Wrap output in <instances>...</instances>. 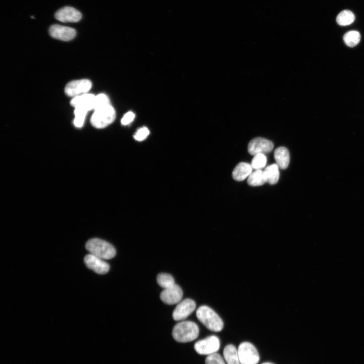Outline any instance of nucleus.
<instances>
[{"label": "nucleus", "mask_w": 364, "mask_h": 364, "mask_svg": "<svg viewBox=\"0 0 364 364\" xmlns=\"http://www.w3.org/2000/svg\"><path fill=\"white\" fill-rule=\"evenodd\" d=\"M95 96L92 94L86 93L74 97L71 104L75 108V111L85 114L94 109Z\"/></svg>", "instance_id": "1a4fd4ad"}, {"label": "nucleus", "mask_w": 364, "mask_h": 364, "mask_svg": "<svg viewBox=\"0 0 364 364\" xmlns=\"http://www.w3.org/2000/svg\"><path fill=\"white\" fill-rule=\"evenodd\" d=\"M110 105L108 97L104 94H100L95 96L94 110L105 107Z\"/></svg>", "instance_id": "b1692460"}, {"label": "nucleus", "mask_w": 364, "mask_h": 364, "mask_svg": "<svg viewBox=\"0 0 364 364\" xmlns=\"http://www.w3.org/2000/svg\"><path fill=\"white\" fill-rule=\"evenodd\" d=\"M276 164L282 169H286L290 162V155L288 149L284 147L277 148L274 152Z\"/></svg>", "instance_id": "dca6fc26"}, {"label": "nucleus", "mask_w": 364, "mask_h": 364, "mask_svg": "<svg viewBox=\"0 0 364 364\" xmlns=\"http://www.w3.org/2000/svg\"><path fill=\"white\" fill-rule=\"evenodd\" d=\"M267 182V179L264 171L261 169L256 170L249 176L248 184L251 187H260L263 186Z\"/></svg>", "instance_id": "f3484780"}, {"label": "nucleus", "mask_w": 364, "mask_h": 364, "mask_svg": "<svg viewBox=\"0 0 364 364\" xmlns=\"http://www.w3.org/2000/svg\"><path fill=\"white\" fill-rule=\"evenodd\" d=\"M241 364H258L260 355L256 347L251 343H241L238 349Z\"/></svg>", "instance_id": "39448f33"}, {"label": "nucleus", "mask_w": 364, "mask_h": 364, "mask_svg": "<svg viewBox=\"0 0 364 364\" xmlns=\"http://www.w3.org/2000/svg\"><path fill=\"white\" fill-rule=\"evenodd\" d=\"M49 34L52 38L55 39L63 41H69L74 39L77 32L73 28L55 25L50 27Z\"/></svg>", "instance_id": "f8f14e48"}, {"label": "nucleus", "mask_w": 364, "mask_h": 364, "mask_svg": "<svg viewBox=\"0 0 364 364\" xmlns=\"http://www.w3.org/2000/svg\"><path fill=\"white\" fill-rule=\"evenodd\" d=\"M206 364H226L222 356L215 353L209 355L206 358Z\"/></svg>", "instance_id": "393cba45"}, {"label": "nucleus", "mask_w": 364, "mask_h": 364, "mask_svg": "<svg viewBox=\"0 0 364 364\" xmlns=\"http://www.w3.org/2000/svg\"><path fill=\"white\" fill-rule=\"evenodd\" d=\"M199 321L208 329L214 332H220L224 328L222 319L212 309L207 306L200 307L197 311Z\"/></svg>", "instance_id": "f03ea898"}, {"label": "nucleus", "mask_w": 364, "mask_h": 364, "mask_svg": "<svg viewBox=\"0 0 364 364\" xmlns=\"http://www.w3.org/2000/svg\"><path fill=\"white\" fill-rule=\"evenodd\" d=\"M92 86V83L89 80L73 81L66 86L65 92L68 96L75 97L88 93L91 89Z\"/></svg>", "instance_id": "6e6552de"}, {"label": "nucleus", "mask_w": 364, "mask_h": 364, "mask_svg": "<svg viewBox=\"0 0 364 364\" xmlns=\"http://www.w3.org/2000/svg\"><path fill=\"white\" fill-rule=\"evenodd\" d=\"M135 117V114L132 112H128L123 116L121 120L122 124L126 126L131 124L134 119Z\"/></svg>", "instance_id": "bb28decb"}, {"label": "nucleus", "mask_w": 364, "mask_h": 364, "mask_svg": "<svg viewBox=\"0 0 364 364\" xmlns=\"http://www.w3.org/2000/svg\"><path fill=\"white\" fill-rule=\"evenodd\" d=\"M262 364H274V363H273L272 362H266L263 363Z\"/></svg>", "instance_id": "cd10ccee"}, {"label": "nucleus", "mask_w": 364, "mask_h": 364, "mask_svg": "<svg viewBox=\"0 0 364 364\" xmlns=\"http://www.w3.org/2000/svg\"><path fill=\"white\" fill-rule=\"evenodd\" d=\"M150 132L146 127H143L139 129L135 133L134 137L135 140L138 141H142L146 139L149 135Z\"/></svg>", "instance_id": "a878e982"}, {"label": "nucleus", "mask_w": 364, "mask_h": 364, "mask_svg": "<svg viewBox=\"0 0 364 364\" xmlns=\"http://www.w3.org/2000/svg\"><path fill=\"white\" fill-rule=\"evenodd\" d=\"M84 262L87 267L99 274H105L110 269L109 264L93 255L89 254L84 259Z\"/></svg>", "instance_id": "ddd939ff"}, {"label": "nucleus", "mask_w": 364, "mask_h": 364, "mask_svg": "<svg viewBox=\"0 0 364 364\" xmlns=\"http://www.w3.org/2000/svg\"><path fill=\"white\" fill-rule=\"evenodd\" d=\"M58 21L63 23H77L82 18L81 13L71 7H65L59 10L55 15Z\"/></svg>", "instance_id": "4468645a"}, {"label": "nucleus", "mask_w": 364, "mask_h": 364, "mask_svg": "<svg viewBox=\"0 0 364 364\" xmlns=\"http://www.w3.org/2000/svg\"><path fill=\"white\" fill-rule=\"evenodd\" d=\"M196 304L192 299L188 298L179 302L172 313V318L176 321L186 319L196 310Z\"/></svg>", "instance_id": "0eeeda50"}, {"label": "nucleus", "mask_w": 364, "mask_h": 364, "mask_svg": "<svg viewBox=\"0 0 364 364\" xmlns=\"http://www.w3.org/2000/svg\"><path fill=\"white\" fill-rule=\"evenodd\" d=\"M274 148V144L265 138L258 137L250 141L248 146L249 152L253 155L271 152Z\"/></svg>", "instance_id": "9d476101"}, {"label": "nucleus", "mask_w": 364, "mask_h": 364, "mask_svg": "<svg viewBox=\"0 0 364 364\" xmlns=\"http://www.w3.org/2000/svg\"><path fill=\"white\" fill-rule=\"evenodd\" d=\"M224 356L227 364H241L238 350L233 345L229 344L225 347Z\"/></svg>", "instance_id": "a211bd4d"}, {"label": "nucleus", "mask_w": 364, "mask_h": 364, "mask_svg": "<svg viewBox=\"0 0 364 364\" xmlns=\"http://www.w3.org/2000/svg\"><path fill=\"white\" fill-rule=\"evenodd\" d=\"M199 333V327L196 323L192 321H181L174 326L172 335L175 341L186 343L196 339Z\"/></svg>", "instance_id": "f257e3e1"}, {"label": "nucleus", "mask_w": 364, "mask_h": 364, "mask_svg": "<svg viewBox=\"0 0 364 364\" xmlns=\"http://www.w3.org/2000/svg\"><path fill=\"white\" fill-rule=\"evenodd\" d=\"M158 284L163 289L170 287L175 284L173 277L167 273H160L157 277Z\"/></svg>", "instance_id": "4be33fe9"}, {"label": "nucleus", "mask_w": 364, "mask_h": 364, "mask_svg": "<svg viewBox=\"0 0 364 364\" xmlns=\"http://www.w3.org/2000/svg\"><path fill=\"white\" fill-rule=\"evenodd\" d=\"M87 250L102 260H110L116 255V250L109 243L98 239L93 238L89 240L86 245Z\"/></svg>", "instance_id": "7ed1b4c3"}, {"label": "nucleus", "mask_w": 364, "mask_h": 364, "mask_svg": "<svg viewBox=\"0 0 364 364\" xmlns=\"http://www.w3.org/2000/svg\"><path fill=\"white\" fill-rule=\"evenodd\" d=\"M279 168L277 164H273L265 169L264 172L269 184L275 185L278 181L280 176Z\"/></svg>", "instance_id": "6ab92c4d"}, {"label": "nucleus", "mask_w": 364, "mask_h": 364, "mask_svg": "<svg viewBox=\"0 0 364 364\" xmlns=\"http://www.w3.org/2000/svg\"><path fill=\"white\" fill-rule=\"evenodd\" d=\"M253 169L251 164L246 162H240L236 165L233 171V178L236 181H242L250 175Z\"/></svg>", "instance_id": "2eb2a0df"}, {"label": "nucleus", "mask_w": 364, "mask_h": 364, "mask_svg": "<svg viewBox=\"0 0 364 364\" xmlns=\"http://www.w3.org/2000/svg\"><path fill=\"white\" fill-rule=\"evenodd\" d=\"M115 117V111L113 107L109 105L94 110L91 118V123L97 129H103L112 124Z\"/></svg>", "instance_id": "20e7f679"}, {"label": "nucleus", "mask_w": 364, "mask_h": 364, "mask_svg": "<svg viewBox=\"0 0 364 364\" xmlns=\"http://www.w3.org/2000/svg\"><path fill=\"white\" fill-rule=\"evenodd\" d=\"M267 161V157L264 154H258L253 159L251 165L253 169H261L266 165Z\"/></svg>", "instance_id": "5701e85b"}, {"label": "nucleus", "mask_w": 364, "mask_h": 364, "mask_svg": "<svg viewBox=\"0 0 364 364\" xmlns=\"http://www.w3.org/2000/svg\"><path fill=\"white\" fill-rule=\"evenodd\" d=\"M183 296V291L178 285L175 284L170 287L164 289L160 293V298L164 304L172 305L180 302Z\"/></svg>", "instance_id": "9b49d317"}, {"label": "nucleus", "mask_w": 364, "mask_h": 364, "mask_svg": "<svg viewBox=\"0 0 364 364\" xmlns=\"http://www.w3.org/2000/svg\"><path fill=\"white\" fill-rule=\"evenodd\" d=\"M220 347V340L215 335L202 339L198 341L195 345L196 351L201 355H209L217 353Z\"/></svg>", "instance_id": "423d86ee"}, {"label": "nucleus", "mask_w": 364, "mask_h": 364, "mask_svg": "<svg viewBox=\"0 0 364 364\" xmlns=\"http://www.w3.org/2000/svg\"><path fill=\"white\" fill-rule=\"evenodd\" d=\"M343 40L346 46L353 48L356 46L360 42V35L357 31H350L344 35Z\"/></svg>", "instance_id": "412c9836"}, {"label": "nucleus", "mask_w": 364, "mask_h": 364, "mask_svg": "<svg viewBox=\"0 0 364 364\" xmlns=\"http://www.w3.org/2000/svg\"><path fill=\"white\" fill-rule=\"evenodd\" d=\"M355 20L354 14L350 11L345 10L340 13L337 17L336 22L341 26H349Z\"/></svg>", "instance_id": "aec40b11"}]
</instances>
